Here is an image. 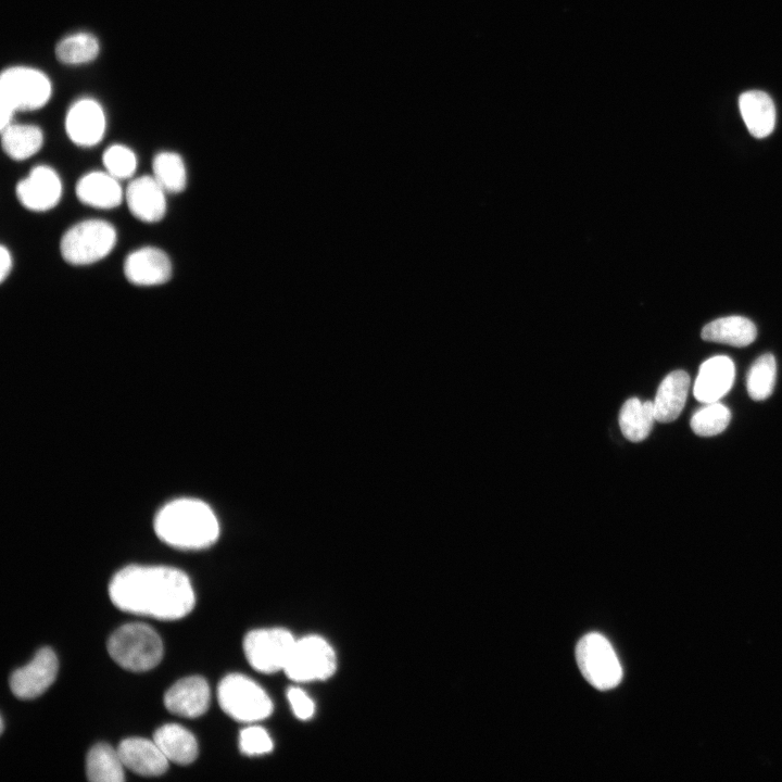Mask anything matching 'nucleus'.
<instances>
[{
  "instance_id": "393cba45",
  "label": "nucleus",
  "mask_w": 782,
  "mask_h": 782,
  "mask_svg": "<svg viewBox=\"0 0 782 782\" xmlns=\"http://www.w3.org/2000/svg\"><path fill=\"white\" fill-rule=\"evenodd\" d=\"M124 764L114 749L106 743H98L91 747L86 759V772L93 782L124 781Z\"/></svg>"
},
{
  "instance_id": "c756f323",
  "label": "nucleus",
  "mask_w": 782,
  "mask_h": 782,
  "mask_svg": "<svg viewBox=\"0 0 782 782\" xmlns=\"http://www.w3.org/2000/svg\"><path fill=\"white\" fill-rule=\"evenodd\" d=\"M105 172L117 178H130L137 168L135 152L124 144L110 146L102 155Z\"/></svg>"
},
{
  "instance_id": "cd10ccee",
  "label": "nucleus",
  "mask_w": 782,
  "mask_h": 782,
  "mask_svg": "<svg viewBox=\"0 0 782 782\" xmlns=\"http://www.w3.org/2000/svg\"><path fill=\"white\" fill-rule=\"evenodd\" d=\"M777 363L772 354L759 356L751 366L746 376L747 393L754 401L768 399L774 388Z\"/></svg>"
},
{
  "instance_id": "f8f14e48",
  "label": "nucleus",
  "mask_w": 782,
  "mask_h": 782,
  "mask_svg": "<svg viewBox=\"0 0 782 782\" xmlns=\"http://www.w3.org/2000/svg\"><path fill=\"white\" fill-rule=\"evenodd\" d=\"M106 128V118L100 103L91 98H81L74 102L65 116V130L77 146L98 144Z\"/></svg>"
},
{
  "instance_id": "2f4dec72",
  "label": "nucleus",
  "mask_w": 782,
  "mask_h": 782,
  "mask_svg": "<svg viewBox=\"0 0 782 782\" xmlns=\"http://www.w3.org/2000/svg\"><path fill=\"white\" fill-rule=\"evenodd\" d=\"M287 697L297 718L307 720L313 717L315 712V704L302 689H289Z\"/></svg>"
},
{
  "instance_id": "c85d7f7f",
  "label": "nucleus",
  "mask_w": 782,
  "mask_h": 782,
  "mask_svg": "<svg viewBox=\"0 0 782 782\" xmlns=\"http://www.w3.org/2000/svg\"><path fill=\"white\" fill-rule=\"evenodd\" d=\"M730 419V409L719 402H714L696 411L690 425L695 434L712 437L721 433L728 427Z\"/></svg>"
},
{
  "instance_id": "39448f33",
  "label": "nucleus",
  "mask_w": 782,
  "mask_h": 782,
  "mask_svg": "<svg viewBox=\"0 0 782 782\" xmlns=\"http://www.w3.org/2000/svg\"><path fill=\"white\" fill-rule=\"evenodd\" d=\"M116 240L117 234L112 224L103 219H86L64 232L60 251L68 264L84 266L104 258L115 247Z\"/></svg>"
},
{
  "instance_id": "2eb2a0df",
  "label": "nucleus",
  "mask_w": 782,
  "mask_h": 782,
  "mask_svg": "<svg viewBox=\"0 0 782 782\" xmlns=\"http://www.w3.org/2000/svg\"><path fill=\"white\" fill-rule=\"evenodd\" d=\"M210 699L211 691L206 680L191 676L178 680L166 691L164 705L174 715L197 718L207 710Z\"/></svg>"
},
{
  "instance_id": "a211bd4d",
  "label": "nucleus",
  "mask_w": 782,
  "mask_h": 782,
  "mask_svg": "<svg viewBox=\"0 0 782 782\" xmlns=\"http://www.w3.org/2000/svg\"><path fill=\"white\" fill-rule=\"evenodd\" d=\"M75 192L80 202L94 209H113L125 199L119 180L105 171H94L81 176Z\"/></svg>"
},
{
  "instance_id": "b1692460",
  "label": "nucleus",
  "mask_w": 782,
  "mask_h": 782,
  "mask_svg": "<svg viewBox=\"0 0 782 782\" xmlns=\"http://www.w3.org/2000/svg\"><path fill=\"white\" fill-rule=\"evenodd\" d=\"M655 420L653 402H641L638 398L628 399L622 404L618 417L622 434L634 443L648 437Z\"/></svg>"
},
{
  "instance_id": "20e7f679",
  "label": "nucleus",
  "mask_w": 782,
  "mask_h": 782,
  "mask_svg": "<svg viewBox=\"0 0 782 782\" xmlns=\"http://www.w3.org/2000/svg\"><path fill=\"white\" fill-rule=\"evenodd\" d=\"M112 659L126 670L142 672L162 659L163 643L156 631L146 623L131 622L116 629L108 640Z\"/></svg>"
},
{
  "instance_id": "412c9836",
  "label": "nucleus",
  "mask_w": 782,
  "mask_h": 782,
  "mask_svg": "<svg viewBox=\"0 0 782 782\" xmlns=\"http://www.w3.org/2000/svg\"><path fill=\"white\" fill-rule=\"evenodd\" d=\"M153 740L169 761L189 765L198 756V743L194 735L177 723H166L157 728Z\"/></svg>"
},
{
  "instance_id": "f3484780",
  "label": "nucleus",
  "mask_w": 782,
  "mask_h": 782,
  "mask_svg": "<svg viewBox=\"0 0 782 782\" xmlns=\"http://www.w3.org/2000/svg\"><path fill=\"white\" fill-rule=\"evenodd\" d=\"M118 755L126 768L144 777H156L165 773L169 760L154 740L127 737L117 746Z\"/></svg>"
},
{
  "instance_id": "bb28decb",
  "label": "nucleus",
  "mask_w": 782,
  "mask_h": 782,
  "mask_svg": "<svg viewBox=\"0 0 782 782\" xmlns=\"http://www.w3.org/2000/svg\"><path fill=\"white\" fill-rule=\"evenodd\" d=\"M98 39L91 34L77 33L63 38L55 47L56 59L68 65L92 61L99 53Z\"/></svg>"
},
{
  "instance_id": "0eeeda50",
  "label": "nucleus",
  "mask_w": 782,
  "mask_h": 782,
  "mask_svg": "<svg viewBox=\"0 0 782 782\" xmlns=\"http://www.w3.org/2000/svg\"><path fill=\"white\" fill-rule=\"evenodd\" d=\"M576 659L584 679L597 690L614 689L621 681L618 657L608 640L600 633H588L579 640Z\"/></svg>"
},
{
  "instance_id": "9b49d317",
  "label": "nucleus",
  "mask_w": 782,
  "mask_h": 782,
  "mask_svg": "<svg viewBox=\"0 0 782 782\" xmlns=\"http://www.w3.org/2000/svg\"><path fill=\"white\" fill-rule=\"evenodd\" d=\"M58 668L54 652L49 647L40 648L27 665L11 674L12 693L22 699L39 696L54 682Z\"/></svg>"
},
{
  "instance_id": "f03ea898",
  "label": "nucleus",
  "mask_w": 782,
  "mask_h": 782,
  "mask_svg": "<svg viewBox=\"0 0 782 782\" xmlns=\"http://www.w3.org/2000/svg\"><path fill=\"white\" fill-rule=\"evenodd\" d=\"M154 530L163 542L181 550L209 547L219 535L218 520L212 508L190 497L166 503L155 515Z\"/></svg>"
},
{
  "instance_id": "4468645a",
  "label": "nucleus",
  "mask_w": 782,
  "mask_h": 782,
  "mask_svg": "<svg viewBox=\"0 0 782 782\" xmlns=\"http://www.w3.org/2000/svg\"><path fill=\"white\" fill-rule=\"evenodd\" d=\"M125 201L129 212L143 223H156L166 213V191L153 176L133 179L126 188Z\"/></svg>"
},
{
  "instance_id": "a878e982",
  "label": "nucleus",
  "mask_w": 782,
  "mask_h": 782,
  "mask_svg": "<svg viewBox=\"0 0 782 782\" xmlns=\"http://www.w3.org/2000/svg\"><path fill=\"white\" fill-rule=\"evenodd\" d=\"M152 174L166 192L178 193L186 188L185 162L176 152L162 151L157 153L152 161Z\"/></svg>"
},
{
  "instance_id": "423d86ee",
  "label": "nucleus",
  "mask_w": 782,
  "mask_h": 782,
  "mask_svg": "<svg viewBox=\"0 0 782 782\" xmlns=\"http://www.w3.org/2000/svg\"><path fill=\"white\" fill-rule=\"evenodd\" d=\"M217 695L225 714L240 722H256L273 712L268 694L243 674L226 676L218 685Z\"/></svg>"
},
{
  "instance_id": "4be33fe9",
  "label": "nucleus",
  "mask_w": 782,
  "mask_h": 782,
  "mask_svg": "<svg viewBox=\"0 0 782 782\" xmlns=\"http://www.w3.org/2000/svg\"><path fill=\"white\" fill-rule=\"evenodd\" d=\"M757 330L752 320L743 316H728L708 323L702 330L705 341L746 346L755 341Z\"/></svg>"
},
{
  "instance_id": "6ab92c4d",
  "label": "nucleus",
  "mask_w": 782,
  "mask_h": 782,
  "mask_svg": "<svg viewBox=\"0 0 782 782\" xmlns=\"http://www.w3.org/2000/svg\"><path fill=\"white\" fill-rule=\"evenodd\" d=\"M690 388V376L684 370L668 374L660 382L653 401L655 419L671 422L684 408Z\"/></svg>"
},
{
  "instance_id": "5701e85b",
  "label": "nucleus",
  "mask_w": 782,
  "mask_h": 782,
  "mask_svg": "<svg viewBox=\"0 0 782 782\" xmlns=\"http://www.w3.org/2000/svg\"><path fill=\"white\" fill-rule=\"evenodd\" d=\"M42 143L43 134L36 125L11 123L1 129L2 149L15 161L31 157L41 149Z\"/></svg>"
},
{
  "instance_id": "9d476101",
  "label": "nucleus",
  "mask_w": 782,
  "mask_h": 782,
  "mask_svg": "<svg viewBox=\"0 0 782 782\" xmlns=\"http://www.w3.org/2000/svg\"><path fill=\"white\" fill-rule=\"evenodd\" d=\"M16 197L20 203L34 212H46L58 205L63 192V185L58 173L50 166L38 165L16 185Z\"/></svg>"
},
{
  "instance_id": "7ed1b4c3",
  "label": "nucleus",
  "mask_w": 782,
  "mask_h": 782,
  "mask_svg": "<svg viewBox=\"0 0 782 782\" xmlns=\"http://www.w3.org/2000/svg\"><path fill=\"white\" fill-rule=\"evenodd\" d=\"M51 92L50 79L36 68L14 66L4 70L0 78V128L12 123L16 111L42 108Z\"/></svg>"
},
{
  "instance_id": "473e14b6",
  "label": "nucleus",
  "mask_w": 782,
  "mask_h": 782,
  "mask_svg": "<svg viewBox=\"0 0 782 782\" xmlns=\"http://www.w3.org/2000/svg\"><path fill=\"white\" fill-rule=\"evenodd\" d=\"M12 255L5 245L0 248V280L4 281L12 269Z\"/></svg>"
},
{
  "instance_id": "1a4fd4ad",
  "label": "nucleus",
  "mask_w": 782,
  "mask_h": 782,
  "mask_svg": "<svg viewBox=\"0 0 782 782\" xmlns=\"http://www.w3.org/2000/svg\"><path fill=\"white\" fill-rule=\"evenodd\" d=\"M297 639L286 629L268 628L249 632L243 641L249 664L263 673L285 670Z\"/></svg>"
},
{
  "instance_id": "aec40b11",
  "label": "nucleus",
  "mask_w": 782,
  "mask_h": 782,
  "mask_svg": "<svg viewBox=\"0 0 782 782\" xmlns=\"http://www.w3.org/2000/svg\"><path fill=\"white\" fill-rule=\"evenodd\" d=\"M739 108L752 136L765 138L772 133L775 124V108L766 92L760 90L743 92L739 99Z\"/></svg>"
},
{
  "instance_id": "7c9ffc66",
  "label": "nucleus",
  "mask_w": 782,
  "mask_h": 782,
  "mask_svg": "<svg viewBox=\"0 0 782 782\" xmlns=\"http://www.w3.org/2000/svg\"><path fill=\"white\" fill-rule=\"evenodd\" d=\"M239 748L245 755L258 756L272 752L274 744L265 729L258 726H250L240 732Z\"/></svg>"
},
{
  "instance_id": "dca6fc26",
  "label": "nucleus",
  "mask_w": 782,
  "mask_h": 782,
  "mask_svg": "<svg viewBox=\"0 0 782 782\" xmlns=\"http://www.w3.org/2000/svg\"><path fill=\"white\" fill-rule=\"evenodd\" d=\"M735 376L733 361L724 355H717L705 361L698 370L693 394L702 403L718 402L731 389Z\"/></svg>"
},
{
  "instance_id": "ddd939ff",
  "label": "nucleus",
  "mask_w": 782,
  "mask_h": 782,
  "mask_svg": "<svg viewBox=\"0 0 782 782\" xmlns=\"http://www.w3.org/2000/svg\"><path fill=\"white\" fill-rule=\"evenodd\" d=\"M126 279L140 287L165 283L172 277V262L168 255L155 247H142L130 252L124 262Z\"/></svg>"
},
{
  "instance_id": "6e6552de",
  "label": "nucleus",
  "mask_w": 782,
  "mask_h": 782,
  "mask_svg": "<svg viewBox=\"0 0 782 782\" xmlns=\"http://www.w3.org/2000/svg\"><path fill=\"white\" fill-rule=\"evenodd\" d=\"M337 669V657L331 645L318 635L295 641L285 673L295 682L321 681Z\"/></svg>"
},
{
  "instance_id": "f257e3e1",
  "label": "nucleus",
  "mask_w": 782,
  "mask_h": 782,
  "mask_svg": "<svg viewBox=\"0 0 782 782\" xmlns=\"http://www.w3.org/2000/svg\"><path fill=\"white\" fill-rule=\"evenodd\" d=\"M109 595L123 611L161 620L182 618L195 603L188 576L167 566H127L112 578Z\"/></svg>"
}]
</instances>
